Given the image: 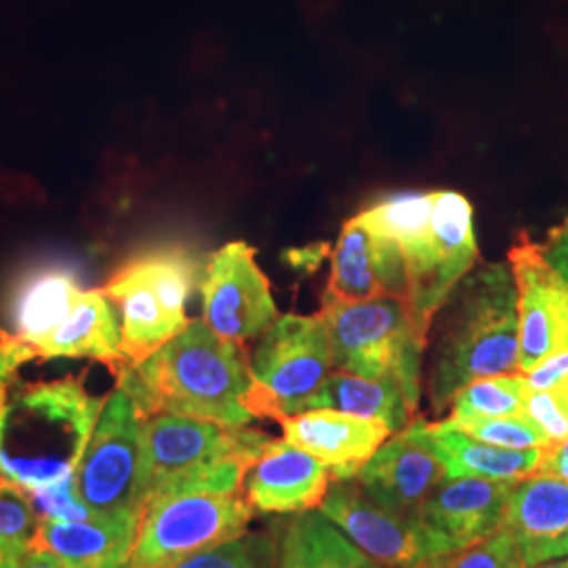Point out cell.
<instances>
[{"mask_svg":"<svg viewBox=\"0 0 568 568\" xmlns=\"http://www.w3.org/2000/svg\"><path fill=\"white\" fill-rule=\"evenodd\" d=\"M278 568H384L321 509L293 514L278 539Z\"/></svg>","mask_w":568,"mask_h":568,"instance_id":"d4e9b609","label":"cell"},{"mask_svg":"<svg viewBox=\"0 0 568 568\" xmlns=\"http://www.w3.org/2000/svg\"><path fill=\"white\" fill-rule=\"evenodd\" d=\"M140 426L142 419L133 400L116 387L105 398L98 426L74 471L77 493L93 516L135 509Z\"/></svg>","mask_w":568,"mask_h":568,"instance_id":"8fae6325","label":"cell"},{"mask_svg":"<svg viewBox=\"0 0 568 568\" xmlns=\"http://www.w3.org/2000/svg\"><path fill=\"white\" fill-rule=\"evenodd\" d=\"M140 520L135 509L87 520H39L32 548L58 556L68 568H126Z\"/></svg>","mask_w":568,"mask_h":568,"instance_id":"44dd1931","label":"cell"},{"mask_svg":"<svg viewBox=\"0 0 568 568\" xmlns=\"http://www.w3.org/2000/svg\"><path fill=\"white\" fill-rule=\"evenodd\" d=\"M525 373H506L476 379L462 387L447 408V419L462 417H523L527 403Z\"/></svg>","mask_w":568,"mask_h":568,"instance_id":"4316f807","label":"cell"},{"mask_svg":"<svg viewBox=\"0 0 568 568\" xmlns=\"http://www.w3.org/2000/svg\"><path fill=\"white\" fill-rule=\"evenodd\" d=\"M20 568H68L58 556L44 551V549H30V554L23 558Z\"/></svg>","mask_w":568,"mask_h":568,"instance_id":"d590c367","label":"cell"},{"mask_svg":"<svg viewBox=\"0 0 568 568\" xmlns=\"http://www.w3.org/2000/svg\"><path fill=\"white\" fill-rule=\"evenodd\" d=\"M253 508L243 493L178 495L143 509L126 568H175L246 532Z\"/></svg>","mask_w":568,"mask_h":568,"instance_id":"9c48e42d","label":"cell"},{"mask_svg":"<svg viewBox=\"0 0 568 568\" xmlns=\"http://www.w3.org/2000/svg\"><path fill=\"white\" fill-rule=\"evenodd\" d=\"M316 408H331L365 419H379L392 429V434L403 432L419 417V406L408 400L398 382L368 379L344 371L328 373L305 410Z\"/></svg>","mask_w":568,"mask_h":568,"instance_id":"cb8c5ba5","label":"cell"},{"mask_svg":"<svg viewBox=\"0 0 568 568\" xmlns=\"http://www.w3.org/2000/svg\"><path fill=\"white\" fill-rule=\"evenodd\" d=\"M358 217L405 251V304L427 342L432 321L448 293L480 262L471 204L453 190L400 192L368 206Z\"/></svg>","mask_w":568,"mask_h":568,"instance_id":"3957f363","label":"cell"},{"mask_svg":"<svg viewBox=\"0 0 568 568\" xmlns=\"http://www.w3.org/2000/svg\"><path fill=\"white\" fill-rule=\"evenodd\" d=\"M422 434L447 467V478H487L518 483L537 474L546 450L493 447L448 426L445 419L426 422L422 417Z\"/></svg>","mask_w":568,"mask_h":568,"instance_id":"603a6c76","label":"cell"},{"mask_svg":"<svg viewBox=\"0 0 568 568\" xmlns=\"http://www.w3.org/2000/svg\"><path fill=\"white\" fill-rule=\"evenodd\" d=\"M39 527V514L30 495L0 480V568H20L30 554Z\"/></svg>","mask_w":568,"mask_h":568,"instance_id":"83f0119b","label":"cell"},{"mask_svg":"<svg viewBox=\"0 0 568 568\" xmlns=\"http://www.w3.org/2000/svg\"><path fill=\"white\" fill-rule=\"evenodd\" d=\"M328 253V246L325 243L314 244V246H307V248H300V251H291L288 257H291V264L295 267H302V270H316L321 260Z\"/></svg>","mask_w":568,"mask_h":568,"instance_id":"e575fe53","label":"cell"},{"mask_svg":"<svg viewBox=\"0 0 568 568\" xmlns=\"http://www.w3.org/2000/svg\"><path fill=\"white\" fill-rule=\"evenodd\" d=\"M175 568H278V539L267 532H244L201 551Z\"/></svg>","mask_w":568,"mask_h":568,"instance_id":"f1b7e54d","label":"cell"},{"mask_svg":"<svg viewBox=\"0 0 568 568\" xmlns=\"http://www.w3.org/2000/svg\"><path fill=\"white\" fill-rule=\"evenodd\" d=\"M333 471L300 447L270 440L244 476V499L264 514H300L321 508Z\"/></svg>","mask_w":568,"mask_h":568,"instance_id":"e0dca14e","label":"cell"},{"mask_svg":"<svg viewBox=\"0 0 568 568\" xmlns=\"http://www.w3.org/2000/svg\"><path fill=\"white\" fill-rule=\"evenodd\" d=\"M537 474L554 476L568 483V438L544 450Z\"/></svg>","mask_w":568,"mask_h":568,"instance_id":"836d02e7","label":"cell"},{"mask_svg":"<svg viewBox=\"0 0 568 568\" xmlns=\"http://www.w3.org/2000/svg\"><path fill=\"white\" fill-rule=\"evenodd\" d=\"M539 246L546 262L556 270L558 278L565 284L568 295V215L560 224L549 230L546 243Z\"/></svg>","mask_w":568,"mask_h":568,"instance_id":"d6a6232c","label":"cell"},{"mask_svg":"<svg viewBox=\"0 0 568 568\" xmlns=\"http://www.w3.org/2000/svg\"><path fill=\"white\" fill-rule=\"evenodd\" d=\"M448 426L464 432L467 436L501 448H549L548 436L544 429L532 424L527 415L523 417H462L445 419Z\"/></svg>","mask_w":568,"mask_h":568,"instance_id":"f546056e","label":"cell"},{"mask_svg":"<svg viewBox=\"0 0 568 568\" xmlns=\"http://www.w3.org/2000/svg\"><path fill=\"white\" fill-rule=\"evenodd\" d=\"M405 251L394 239L371 230L356 215L345 222L331 251V276L325 293L342 302L392 297L406 302Z\"/></svg>","mask_w":568,"mask_h":568,"instance_id":"9a60e30c","label":"cell"},{"mask_svg":"<svg viewBox=\"0 0 568 568\" xmlns=\"http://www.w3.org/2000/svg\"><path fill=\"white\" fill-rule=\"evenodd\" d=\"M82 293L77 272L65 265L41 267L18 286L11 304L13 331L0 333V377L4 382H11L20 366L32 363L30 349L65 323Z\"/></svg>","mask_w":568,"mask_h":568,"instance_id":"2e32d148","label":"cell"},{"mask_svg":"<svg viewBox=\"0 0 568 568\" xmlns=\"http://www.w3.org/2000/svg\"><path fill=\"white\" fill-rule=\"evenodd\" d=\"M514 485L487 478H447L427 497L417 516L457 548H467L504 528Z\"/></svg>","mask_w":568,"mask_h":568,"instance_id":"ffe728a7","label":"cell"},{"mask_svg":"<svg viewBox=\"0 0 568 568\" xmlns=\"http://www.w3.org/2000/svg\"><path fill=\"white\" fill-rule=\"evenodd\" d=\"M371 499L396 514L417 516L427 497L447 480V467L427 445L422 417L392 434L354 478Z\"/></svg>","mask_w":568,"mask_h":568,"instance_id":"5bb4252c","label":"cell"},{"mask_svg":"<svg viewBox=\"0 0 568 568\" xmlns=\"http://www.w3.org/2000/svg\"><path fill=\"white\" fill-rule=\"evenodd\" d=\"M504 528L528 568L568 558V483L544 474L516 483Z\"/></svg>","mask_w":568,"mask_h":568,"instance_id":"d6986e66","label":"cell"},{"mask_svg":"<svg viewBox=\"0 0 568 568\" xmlns=\"http://www.w3.org/2000/svg\"><path fill=\"white\" fill-rule=\"evenodd\" d=\"M318 509L384 568H424L459 549L419 516L379 506L354 478L333 480Z\"/></svg>","mask_w":568,"mask_h":568,"instance_id":"30bf717a","label":"cell"},{"mask_svg":"<svg viewBox=\"0 0 568 568\" xmlns=\"http://www.w3.org/2000/svg\"><path fill=\"white\" fill-rule=\"evenodd\" d=\"M321 316L331 342L333 371L368 379H394L419 406L424 396L426 337L400 300L342 302L323 293Z\"/></svg>","mask_w":568,"mask_h":568,"instance_id":"8992f818","label":"cell"},{"mask_svg":"<svg viewBox=\"0 0 568 568\" xmlns=\"http://www.w3.org/2000/svg\"><path fill=\"white\" fill-rule=\"evenodd\" d=\"M509 265L518 288V371L527 373L551 354L568 349V295L528 232H518Z\"/></svg>","mask_w":568,"mask_h":568,"instance_id":"4fadbf2b","label":"cell"},{"mask_svg":"<svg viewBox=\"0 0 568 568\" xmlns=\"http://www.w3.org/2000/svg\"><path fill=\"white\" fill-rule=\"evenodd\" d=\"M203 321L220 337L248 342L278 318V307L253 246L234 241L211 255L203 283Z\"/></svg>","mask_w":568,"mask_h":568,"instance_id":"7c38bea8","label":"cell"},{"mask_svg":"<svg viewBox=\"0 0 568 568\" xmlns=\"http://www.w3.org/2000/svg\"><path fill=\"white\" fill-rule=\"evenodd\" d=\"M251 386L244 345L220 337L203 318L190 321L152 356L116 373V387L133 400L140 419L182 415L248 426L255 417L243 400Z\"/></svg>","mask_w":568,"mask_h":568,"instance_id":"7a4b0ae2","label":"cell"},{"mask_svg":"<svg viewBox=\"0 0 568 568\" xmlns=\"http://www.w3.org/2000/svg\"><path fill=\"white\" fill-rule=\"evenodd\" d=\"M331 371L333 356L323 316H278L253 352V386L244 396V408L253 417L276 422L304 413Z\"/></svg>","mask_w":568,"mask_h":568,"instance_id":"ba28073f","label":"cell"},{"mask_svg":"<svg viewBox=\"0 0 568 568\" xmlns=\"http://www.w3.org/2000/svg\"><path fill=\"white\" fill-rule=\"evenodd\" d=\"M199 272L182 248L148 251L122 265L102 293L121 307V345L138 365L187 326L185 304Z\"/></svg>","mask_w":568,"mask_h":568,"instance_id":"52a82bcc","label":"cell"},{"mask_svg":"<svg viewBox=\"0 0 568 568\" xmlns=\"http://www.w3.org/2000/svg\"><path fill=\"white\" fill-rule=\"evenodd\" d=\"M30 495V501L41 516V520H87L95 518L84 506L77 493L74 478H68L51 487L37 488Z\"/></svg>","mask_w":568,"mask_h":568,"instance_id":"1f68e13d","label":"cell"},{"mask_svg":"<svg viewBox=\"0 0 568 568\" xmlns=\"http://www.w3.org/2000/svg\"><path fill=\"white\" fill-rule=\"evenodd\" d=\"M7 382L0 377V417H2V410H4V403H7Z\"/></svg>","mask_w":568,"mask_h":568,"instance_id":"8d00e7d4","label":"cell"},{"mask_svg":"<svg viewBox=\"0 0 568 568\" xmlns=\"http://www.w3.org/2000/svg\"><path fill=\"white\" fill-rule=\"evenodd\" d=\"M30 354L32 361L91 358L110 366L114 375L129 365L122 352L121 326L116 325L112 302L103 295L102 288L84 291L65 323L34 345Z\"/></svg>","mask_w":568,"mask_h":568,"instance_id":"7402d4cb","label":"cell"},{"mask_svg":"<svg viewBox=\"0 0 568 568\" xmlns=\"http://www.w3.org/2000/svg\"><path fill=\"white\" fill-rule=\"evenodd\" d=\"M424 568H528L506 528L467 548L445 554Z\"/></svg>","mask_w":568,"mask_h":568,"instance_id":"4dcf8cb0","label":"cell"},{"mask_svg":"<svg viewBox=\"0 0 568 568\" xmlns=\"http://www.w3.org/2000/svg\"><path fill=\"white\" fill-rule=\"evenodd\" d=\"M527 403L525 415L544 429L549 443H562L568 438V349L541 361L528 368Z\"/></svg>","mask_w":568,"mask_h":568,"instance_id":"484cf974","label":"cell"},{"mask_svg":"<svg viewBox=\"0 0 568 568\" xmlns=\"http://www.w3.org/2000/svg\"><path fill=\"white\" fill-rule=\"evenodd\" d=\"M286 443L302 448L323 462L333 480L356 478L361 467L392 436L379 419H365L331 408L304 410L278 419Z\"/></svg>","mask_w":568,"mask_h":568,"instance_id":"ac0fdd59","label":"cell"},{"mask_svg":"<svg viewBox=\"0 0 568 568\" xmlns=\"http://www.w3.org/2000/svg\"><path fill=\"white\" fill-rule=\"evenodd\" d=\"M105 398L77 377L23 386L0 417V480L26 493L74 478Z\"/></svg>","mask_w":568,"mask_h":568,"instance_id":"5b68a950","label":"cell"},{"mask_svg":"<svg viewBox=\"0 0 568 568\" xmlns=\"http://www.w3.org/2000/svg\"><path fill=\"white\" fill-rule=\"evenodd\" d=\"M518 288L509 262H478L448 293L427 333L424 392L447 413L467 384L518 373Z\"/></svg>","mask_w":568,"mask_h":568,"instance_id":"6da1fadb","label":"cell"},{"mask_svg":"<svg viewBox=\"0 0 568 568\" xmlns=\"http://www.w3.org/2000/svg\"><path fill=\"white\" fill-rule=\"evenodd\" d=\"M532 568H568V558H562V560H554V562H546V565H539V567Z\"/></svg>","mask_w":568,"mask_h":568,"instance_id":"74e56055","label":"cell"},{"mask_svg":"<svg viewBox=\"0 0 568 568\" xmlns=\"http://www.w3.org/2000/svg\"><path fill=\"white\" fill-rule=\"evenodd\" d=\"M272 438L248 426L154 415L140 426V471L135 509L194 493L232 495Z\"/></svg>","mask_w":568,"mask_h":568,"instance_id":"277c9868","label":"cell"}]
</instances>
